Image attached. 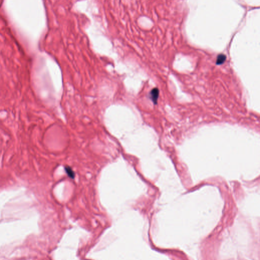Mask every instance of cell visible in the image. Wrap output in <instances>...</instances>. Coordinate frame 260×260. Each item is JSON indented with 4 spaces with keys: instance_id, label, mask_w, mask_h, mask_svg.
<instances>
[{
    "instance_id": "6da1fadb",
    "label": "cell",
    "mask_w": 260,
    "mask_h": 260,
    "mask_svg": "<svg viewBox=\"0 0 260 260\" xmlns=\"http://www.w3.org/2000/svg\"><path fill=\"white\" fill-rule=\"evenodd\" d=\"M160 94V91L158 88H154L150 92V99L155 104H157L159 97Z\"/></svg>"
},
{
    "instance_id": "7a4b0ae2",
    "label": "cell",
    "mask_w": 260,
    "mask_h": 260,
    "mask_svg": "<svg viewBox=\"0 0 260 260\" xmlns=\"http://www.w3.org/2000/svg\"><path fill=\"white\" fill-rule=\"evenodd\" d=\"M227 59V56L224 54H219L218 55L216 61V64L221 65L223 64Z\"/></svg>"
},
{
    "instance_id": "3957f363",
    "label": "cell",
    "mask_w": 260,
    "mask_h": 260,
    "mask_svg": "<svg viewBox=\"0 0 260 260\" xmlns=\"http://www.w3.org/2000/svg\"><path fill=\"white\" fill-rule=\"evenodd\" d=\"M65 170L69 177L71 178H74L75 177V173L72 169V168L69 166H67L65 167Z\"/></svg>"
}]
</instances>
